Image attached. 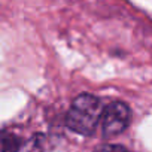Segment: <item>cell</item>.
Here are the masks:
<instances>
[{
	"instance_id": "cell-2",
	"label": "cell",
	"mask_w": 152,
	"mask_h": 152,
	"mask_svg": "<svg viewBox=\"0 0 152 152\" xmlns=\"http://www.w3.org/2000/svg\"><path fill=\"white\" fill-rule=\"evenodd\" d=\"M130 107L122 102H113L109 106H106L104 110H102V130L103 137L112 139L128 127L130 124Z\"/></svg>"
},
{
	"instance_id": "cell-3",
	"label": "cell",
	"mask_w": 152,
	"mask_h": 152,
	"mask_svg": "<svg viewBox=\"0 0 152 152\" xmlns=\"http://www.w3.org/2000/svg\"><path fill=\"white\" fill-rule=\"evenodd\" d=\"M23 140L12 131H3L0 134V152H20Z\"/></svg>"
},
{
	"instance_id": "cell-4",
	"label": "cell",
	"mask_w": 152,
	"mask_h": 152,
	"mask_svg": "<svg viewBox=\"0 0 152 152\" xmlns=\"http://www.w3.org/2000/svg\"><path fill=\"white\" fill-rule=\"evenodd\" d=\"M94 152H130V151L121 145H103L99 149H96Z\"/></svg>"
},
{
	"instance_id": "cell-1",
	"label": "cell",
	"mask_w": 152,
	"mask_h": 152,
	"mask_svg": "<svg viewBox=\"0 0 152 152\" xmlns=\"http://www.w3.org/2000/svg\"><path fill=\"white\" fill-rule=\"evenodd\" d=\"M102 102L99 97L84 93L73 102L66 115V125L82 136H93L102 116Z\"/></svg>"
}]
</instances>
